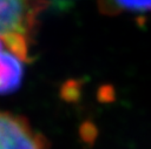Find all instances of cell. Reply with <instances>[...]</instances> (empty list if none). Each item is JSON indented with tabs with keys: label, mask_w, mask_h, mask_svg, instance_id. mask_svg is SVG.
I'll use <instances>...</instances> for the list:
<instances>
[{
	"label": "cell",
	"mask_w": 151,
	"mask_h": 149,
	"mask_svg": "<svg viewBox=\"0 0 151 149\" xmlns=\"http://www.w3.org/2000/svg\"><path fill=\"white\" fill-rule=\"evenodd\" d=\"M22 77V61L6 48L0 38V94H7L17 90Z\"/></svg>",
	"instance_id": "cell-3"
},
{
	"label": "cell",
	"mask_w": 151,
	"mask_h": 149,
	"mask_svg": "<svg viewBox=\"0 0 151 149\" xmlns=\"http://www.w3.org/2000/svg\"><path fill=\"white\" fill-rule=\"evenodd\" d=\"M47 0H0V36L18 32L31 38Z\"/></svg>",
	"instance_id": "cell-1"
},
{
	"label": "cell",
	"mask_w": 151,
	"mask_h": 149,
	"mask_svg": "<svg viewBox=\"0 0 151 149\" xmlns=\"http://www.w3.org/2000/svg\"><path fill=\"white\" fill-rule=\"evenodd\" d=\"M0 38L2 42L5 43L6 48L12 54H14L17 57H19L22 62H28L31 60L28 36H26L25 34L18 33V32H11Z\"/></svg>",
	"instance_id": "cell-5"
},
{
	"label": "cell",
	"mask_w": 151,
	"mask_h": 149,
	"mask_svg": "<svg viewBox=\"0 0 151 149\" xmlns=\"http://www.w3.org/2000/svg\"><path fill=\"white\" fill-rule=\"evenodd\" d=\"M78 134H79L80 140L85 144L91 147L96 143V140L98 137V128L94 124V122H92L90 120H86L79 126Z\"/></svg>",
	"instance_id": "cell-7"
},
{
	"label": "cell",
	"mask_w": 151,
	"mask_h": 149,
	"mask_svg": "<svg viewBox=\"0 0 151 149\" xmlns=\"http://www.w3.org/2000/svg\"><path fill=\"white\" fill-rule=\"evenodd\" d=\"M78 0H47L48 8H52L55 13H64L76 6Z\"/></svg>",
	"instance_id": "cell-9"
},
{
	"label": "cell",
	"mask_w": 151,
	"mask_h": 149,
	"mask_svg": "<svg viewBox=\"0 0 151 149\" xmlns=\"http://www.w3.org/2000/svg\"><path fill=\"white\" fill-rule=\"evenodd\" d=\"M83 93V81L78 79H68L66 80L59 89V96L63 101L67 103H77L79 102Z\"/></svg>",
	"instance_id": "cell-6"
},
{
	"label": "cell",
	"mask_w": 151,
	"mask_h": 149,
	"mask_svg": "<svg viewBox=\"0 0 151 149\" xmlns=\"http://www.w3.org/2000/svg\"><path fill=\"white\" fill-rule=\"evenodd\" d=\"M0 149H50V144L26 117L0 111Z\"/></svg>",
	"instance_id": "cell-2"
},
{
	"label": "cell",
	"mask_w": 151,
	"mask_h": 149,
	"mask_svg": "<svg viewBox=\"0 0 151 149\" xmlns=\"http://www.w3.org/2000/svg\"><path fill=\"white\" fill-rule=\"evenodd\" d=\"M97 100L101 103H111L116 100V90L111 84H101L97 92Z\"/></svg>",
	"instance_id": "cell-8"
},
{
	"label": "cell",
	"mask_w": 151,
	"mask_h": 149,
	"mask_svg": "<svg viewBox=\"0 0 151 149\" xmlns=\"http://www.w3.org/2000/svg\"><path fill=\"white\" fill-rule=\"evenodd\" d=\"M101 14L114 16L122 12H147L151 11V0H97Z\"/></svg>",
	"instance_id": "cell-4"
}]
</instances>
